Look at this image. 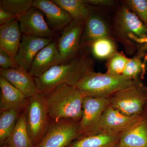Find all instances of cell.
I'll return each mask as SVG.
<instances>
[{
	"mask_svg": "<svg viewBox=\"0 0 147 147\" xmlns=\"http://www.w3.org/2000/svg\"><path fill=\"white\" fill-rule=\"evenodd\" d=\"M105 37H111L109 27L104 19L91 9L89 17L85 22L81 48H90L94 41Z\"/></svg>",
	"mask_w": 147,
	"mask_h": 147,
	"instance_id": "9a60e30c",
	"label": "cell"
},
{
	"mask_svg": "<svg viewBox=\"0 0 147 147\" xmlns=\"http://www.w3.org/2000/svg\"><path fill=\"white\" fill-rule=\"evenodd\" d=\"M15 14L8 12L0 7V26L11 23L17 19Z\"/></svg>",
	"mask_w": 147,
	"mask_h": 147,
	"instance_id": "f546056e",
	"label": "cell"
},
{
	"mask_svg": "<svg viewBox=\"0 0 147 147\" xmlns=\"http://www.w3.org/2000/svg\"><path fill=\"white\" fill-rule=\"evenodd\" d=\"M33 4L32 0H1L0 7L18 17L33 7Z\"/></svg>",
	"mask_w": 147,
	"mask_h": 147,
	"instance_id": "484cf974",
	"label": "cell"
},
{
	"mask_svg": "<svg viewBox=\"0 0 147 147\" xmlns=\"http://www.w3.org/2000/svg\"><path fill=\"white\" fill-rule=\"evenodd\" d=\"M69 14L72 20L86 22L91 9L85 0H53Z\"/></svg>",
	"mask_w": 147,
	"mask_h": 147,
	"instance_id": "44dd1931",
	"label": "cell"
},
{
	"mask_svg": "<svg viewBox=\"0 0 147 147\" xmlns=\"http://www.w3.org/2000/svg\"><path fill=\"white\" fill-rule=\"evenodd\" d=\"M44 94L51 121H80L83 116L84 96L76 86L62 84Z\"/></svg>",
	"mask_w": 147,
	"mask_h": 147,
	"instance_id": "7a4b0ae2",
	"label": "cell"
},
{
	"mask_svg": "<svg viewBox=\"0 0 147 147\" xmlns=\"http://www.w3.org/2000/svg\"><path fill=\"white\" fill-rule=\"evenodd\" d=\"M94 61L88 54L80 53L68 63L52 67L37 78H34L37 86L45 93L62 84L76 86L89 72L94 71Z\"/></svg>",
	"mask_w": 147,
	"mask_h": 147,
	"instance_id": "6da1fadb",
	"label": "cell"
},
{
	"mask_svg": "<svg viewBox=\"0 0 147 147\" xmlns=\"http://www.w3.org/2000/svg\"><path fill=\"white\" fill-rule=\"evenodd\" d=\"M5 144L9 147H34L28 133L24 111L20 115L15 128Z\"/></svg>",
	"mask_w": 147,
	"mask_h": 147,
	"instance_id": "7402d4cb",
	"label": "cell"
},
{
	"mask_svg": "<svg viewBox=\"0 0 147 147\" xmlns=\"http://www.w3.org/2000/svg\"><path fill=\"white\" fill-rule=\"evenodd\" d=\"M22 112L13 109L5 110L0 116V144H5L15 128Z\"/></svg>",
	"mask_w": 147,
	"mask_h": 147,
	"instance_id": "603a6c76",
	"label": "cell"
},
{
	"mask_svg": "<svg viewBox=\"0 0 147 147\" xmlns=\"http://www.w3.org/2000/svg\"><path fill=\"white\" fill-rule=\"evenodd\" d=\"M120 136L101 132L95 135L78 138L66 147H117Z\"/></svg>",
	"mask_w": 147,
	"mask_h": 147,
	"instance_id": "d6986e66",
	"label": "cell"
},
{
	"mask_svg": "<svg viewBox=\"0 0 147 147\" xmlns=\"http://www.w3.org/2000/svg\"><path fill=\"white\" fill-rule=\"evenodd\" d=\"M17 19L23 34L49 38L54 35L44 19L43 13L38 9L33 7Z\"/></svg>",
	"mask_w": 147,
	"mask_h": 147,
	"instance_id": "8fae6325",
	"label": "cell"
},
{
	"mask_svg": "<svg viewBox=\"0 0 147 147\" xmlns=\"http://www.w3.org/2000/svg\"><path fill=\"white\" fill-rule=\"evenodd\" d=\"M147 118L146 113L140 115H124L109 105L105 109L101 121V132L121 135Z\"/></svg>",
	"mask_w": 147,
	"mask_h": 147,
	"instance_id": "30bf717a",
	"label": "cell"
},
{
	"mask_svg": "<svg viewBox=\"0 0 147 147\" xmlns=\"http://www.w3.org/2000/svg\"><path fill=\"white\" fill-rule=\"evenodd\" d=\"M0 75L28 98L36 94L42 92L37 86L34 77L28 71L21 67L9 69L0 68Z\"/></svg>",
	"mask_w": 147,
	"mask_h": 147,
	"instance_id": "5bb4252c",
	"label": "cell"
},
{
	"mask_svg": "<svg viewBox=\"0 0 147 147\" xmlns=\"http://www.w3.org/2000/svg\"><path fill=\"white\" fill-rule=\"evenodd\" d=\"M117 147H147V118L121 134Z\"/></svg>",
	"mask_w": 147,
	"mask_h": 147,
	"instance_id": "ffe728a7",
	"label": "cell"
},
{
	"mask_svg": "<svg viewBox=\"0 0 147 147\" xmlns=\"http://www.w3.org/2000/svg\"><path fill=\"white\" fill-rule=\"evenodd\" d=\"M144 50V48H142L137 55L129 59L124 70L123 76L131 80L139 79V75L145 70V66L143 64L142 59Z\"/></svg>",
	"mask_w": 147,
	"mask_h": 147,
	"instance_id": "d4e9b609",
	"label": "cell"
},
{
	"mask_svg": "<svg viewBox=\"0 0 147 147\" xmlns=\"http://www.w3.org/2000/svg\"><path fill=\"white\" fill-rule=\"evenodd\" d=\"M134 81L123 75L117 76L93 71L84 76L76 87L84 97L109 98Z\"/></svg>",
	"mask_w": 147,
	"mask_h": 147,
	"instance_id": "3957f363",
	"label": "cell"
},
{
	"mask_svg": "<svg viewBox=\"0 0 147 147\" xmlns=\"http://www.w3.org/2000/svg\"><path fill=\"white\" fill-rule=\"evenodd\" d=\"M52 39L23 34L19 49L14 59L19 67L29 71L36 56Z\"/></svg>",
	"mask_w": 147,
	"mask_h": 147,
	"instance_id": "7c38bea8",
	"label": "cell"
},
{
	"mask_svg": "<svg viewBox=\"0 0 147 147\" xmlns=\"http://www.w3.org/2000/svg\"><path fill=\"white\" fill-rule=\"evenodd\" d=\"M110 105L124 115H140L145 113L147 87L140 80L122 89L109 98Z\"/></svg>",
	"mask_w": 147,
	"mask_h": 147,
	"instance_id": "8992f818",
	"label": "cell"
},
{
	"mask_svg": "<svg viewBox=\"0 0 147 147\" xmlns=\"http://www.w3.org/2000/svg\"><path fill=\"white\" fill-rule=\"evenodd\" d=\"M109 105V98L84 97L83 116L79 122L78 138L101 132L102 115Z\"/></svg>",
	"mask_w": 147,
	"mask_h": 147,
	"instance_id": "52a82bcc",
	"label": "cell"
},
{
	"mask_svg": "<svg viewBox=\"0 0 147 147\" xmlns=\"http://www.w3.org/2000/svg\"><path fill=\"white\" fill-rule=\"evenodd\" d=\"M61 64V61L57 44L56 41H52L38 53L29 72L34 78H37L52 67Z\"/></svg>",
	"mask_w": 147,
	"mask_h": 147,
	"instance_id": "2e32d148",
	"label": "cell"
},
{
	"mask_svg": "<svg viewBox=\"0 0 147 147\" xmlns=\"http://www.w3.org/2000/svg\"><path fill=\"white\" fill-rule=\"evenodd\" d=\"M24 111L29 137L33 145L37 147L43 140L51 123L45 94L39 93L29 98Z\"/></svg>",
	"mask_w": 147,
	"mask_h": 147,
	"instance_id": "277c9868",
	"label": "cell"
},
{
	"mask_svg": "<svg viewBox=\"0 0 147 147\" xmlns=\"http://www.w3.org/2000/svg\"><path fill=\"white\" fill-rule=\"evenodd\" d=\"M22 34L17 18L0 26V50L14 58L21 43Z\"/></svg>",
	"mask_w": 147,
	"mask_h": 147,
	"instance_id": "ac0fdd59",
	"label": "cell"
},
{
	"mask_svg": "<svg viewBox=\"0 0 147 147\" xmlns=\"http://www.w3.org/2000/svg\"><path fill=\"white\" fill-rule=\"evenodd\" d=\"M94 57L99 60H108L118 52L115 40L105 37L94 41L90 47Z\"/></svg>",
	"mask_w": 147,
	"mask_h": 147,
	"instance_id": "cb8c5ba5",
	"label": "cell"
},
{
	"mask_svg": "<svg viewBox=\"0 0 147 147\" xmlns=\"http://www.w3.org/2000/svg\"><path fill=\"white\" fill-rule=\"evenodd\" d=\"M113 30L116 38L129 55L134 53L137 48V44L129 40V35L147 37L146 26L124 4L120 7L116 13Z\"/></svg>",
	"mask_w": 147,
	"mask_h": 147,
	"instance_id": "5b68a950",
	"label": "cell"
},
{
	"mask_svg": "<svg viewBox=\"0 0 147 147\" xmlns=\"http://www.w3.org/2000/svg\"><path fill=\"white\" fill-rule=\"evenodd\" d=\"M129 60V58L123 53L117 52L107 60L106 73L117 76L122 75Z\"/></svg>",
	"mask_w": 147,
	"mask_h": 147,
	"instance_id": "4316f807",
	"label": "cell"
},
{
	"mask_svg": "<svg viewBox=\"0 0 147 147\" xmlns=\"http://www.w3.org/2000/svg\"><path fill=\"white\" fill-rule=\"evenodd\" d=\"M79 122L71 120L51 121L47 133L37 147H66L79 138Z\"/></svg>",
	"mask_w": 147,
	"mask_h": 147,
	"instance_id": "9c48e42d",
	"label": "cell"
},
{
	"mask_svg": "<svg viewBox=\"0 0 147 147\" xmlns=\"http://www.w3.org/2000/svg\"><path fill=\"white\" fill-rule=\"evenodd\" d=\"M33 7L45 14L47 24L53 32L63 30L73 20L66 11L53 0H34Z\"/></svg>",
	"mask_w": 147,
	"mask_h": 147,
	"instance_id": "4fadbf2b",
	"label": "cell"
},
{
	"mask_svg": "<svg viewBox=\"0 0 147 147\" xmlns=\"http://www.w3.org/2000/svg\"><path fill=\"white\" fill-rule=\"evenodd\" d=\"M1 90L0 112L13 109L23 112L28 103L29 98L12 84L0 77Z\"/></svg>",
	"mask_w": 147,
	"mask_h": 147,
	"instance_id": "e0dca14e",
	"label": "cell"
},
{
	"mask_svg": "<svg viewBox=\"0 0 147 147\" xmlns=\"http://www.w3.org/2000/svg\"><path fill=\"white\" fill-rule=\"evenodd\" d=\"M85 24V22L72 20L63 30L57 42L61 64L71 61L81 52V38Z\"/></svg>",
	"mask_w": 147,
	"mask_h": 147,
	"instance_id": "ba28073f",
	"label": "cell"
},
{
	"mask_svg": "<svg viewBox=\"0 0 147 147\" xmlns=\"http://www.w3.org/2000/svg\"><path fill=\"white\" fill-rule=\"evenodd\" d=\"M123 3L147 27V0H126Z\"/></svg>",
	"mask_w": 147,
	"mask_h": 147,
	"instance_id": "83f0119b",
	"label": "cell"
},
{
	"mask_svg": "<svg viewBox=\"0 0 147 147\" xmlns=\"http://www.w3.org/2000/svg\"><path fill=\"white\" fill-rule=\"evenodd\" d=\"M0 66L3 69L16 68L19 67L14 58L11 57L7 53L0 50Z\"/></svg>",
	"mask_w": 147,
	"mask_h": 147,
	"instance_id": "f1b7e54d",
	"label": "cell"
},
{
	"mask_svg": "<svg viewBox=\"0 0 147 147\" xmlns=\"http://www.w3.org/2000/svg\"><path fill=\"white\" fill-rule=\"evenodd\" d=\"M1 147H9V146L8 145L6 144H5L2 145V146H1Z\"/></svg>",
	"mask_w": 147,
	"mask_h": 147,
	"instance_id": "1f68e13d",
	"label": "cell"
},
{
	"mask_svg": "<svg viewBox=\"0 0 147 147\" xmlns=\"http://www.w3.org/2000/svg\"><path fill=\"white\" fill-rule=\"evenodd\" d=\"M145 111L147 115V103L146 105V107H145Z\"/></svg>",
	"mask_w": 147,
	"mask_h": 147,
	"instance_id": "d6a6232c",
	"label": "cell"
},
{
	"mask_svg": "<svg viewBox=\"0 0 147 147\" xmlns=\"http://www.w3.org/2000/svg\"><path fill=\"white\" fill-rule=\"evenodd\" d=\"M90 6L101 7H112L115 5V1L112 0H85Z\"/></svg>",
	"mask_w": 147,
	"mask_h": 147,
	"instance_id": "4dcf8cb0",
	"label": "cell"
}]
</instances>
